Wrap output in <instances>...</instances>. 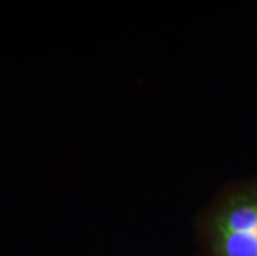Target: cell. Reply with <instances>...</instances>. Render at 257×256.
<instances>
[{"label": "cell", "instance_id": "cell-1", "mask_svg": "<svg viewBox=\"0 0 257 256\" xmlns=\"http://www.w3.org/2000/svg\"><path fill=\"white\" fill-rule=\"evenodd\" d=\"M206 256H257V178L221 193L201 220Z\"/></svg>", "mask_w": 257, "mask_h": 256}]
</instances>
